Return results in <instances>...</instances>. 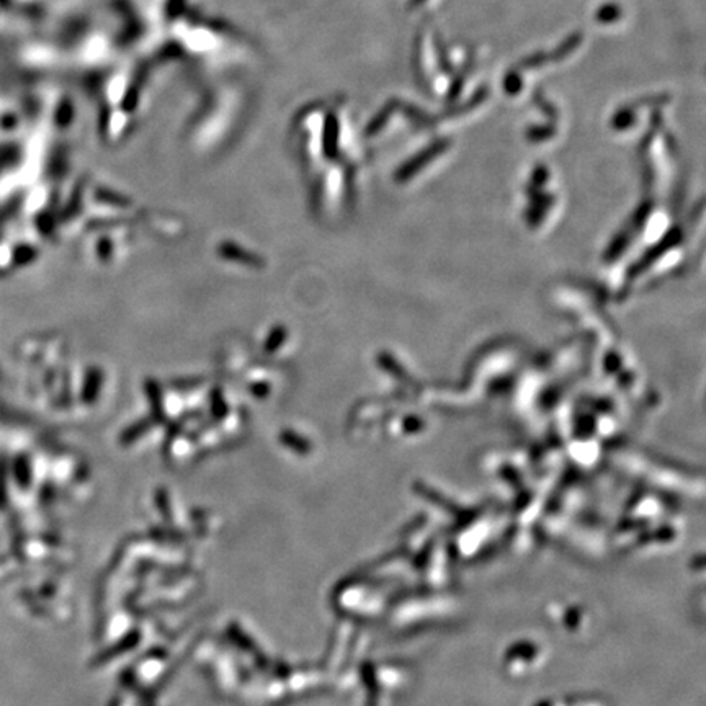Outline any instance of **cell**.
Segmentation results:
<instances>
[{
    "mask_svg": "<svg viewBox=\"0 0 706 706\" xmlns=\"http://www.w3.org/2000/svg\"><path fill=\"white\" fill-rule=\"evenodd\" d=\"M581 43H582V33L579 31L572 33V35L569 38H566V40L561 43L551 54H548L549 61H563L564 58H568V56L574 51Z\"/></svg>",
    "mask_w": 706,
    "mask_h": 706,
    "instance_id": "6da1fadb",
    "label": "cell"
},
{
    "mask_svg": "<svg viewBox=\"0 0 706 706\" xmlns=\"http://www.w3.org/2000/svg\"><path fill=\"white\" fill-rule=\"evenodd\" d=\"M621 14H623V10H621L618 4H605L602 7H598L596 20L600 21V24H613V21L621 19Z\"/></svg>",
    "mask_w": 706,
    "mask_h": 706,
    "instance_id": "7a4b0ae2",
    "label": "cell"
},
{
    "mask_svg": "<svg viewBox=\"0 0 706 706\" xmlns=\"http://www.w3.org/2000/svg\"><path fill=\"white\" fill-rule=\"evenodd\" d=\"M221 254L224 255V257H227V259L242 260L244 264H255V262H259V260L255 259L252 254L244 252V250H241V247L232 246V244H224V246H221Z\"/></svg>",
    "mask_w": 706,
    "mask_h": 706,
    "instance_id": "3957f363",
    "label": "cell"
},
{
    "mask_svg": "<svg viewBox=\"0 0 706 706\" xmlns=\"http://www.w3.org/2000/svg\"><path fill=\"white\" fill-rule=\"evenodd\" d=\"M546 61H549L548 58V54H544V53H535V54H531V56H528V58L525 59H521L520 61V64H519V68L520 69H533V68H540V66H543Z\"/></svg>",
    "mask_w": 706,
    "mask_h": 706,
    "instance_id": "277c9868",
    "label": "cell"
},
{
    "mask_svg": "<svg viewBox=\"0 0 706 706\" xmlns=\"http://www.w3.org/2000/svg\"><path fill=\"white\" fill-rule=\"evenodd\" d=\"M521 87V81L519 74L515 71H510L507 76H505V88H507L509 93H516V90Z\"/></svg>",
    "mask_w": 706,
    "mask_h": 706,
    "instance_id": "5b68a950",
    "label": "cell"
},
{
    "mask_svg": "<svg viewBox=\"0 0 706 706\" xmlns=\"http://www.w3.org/2000/svg\"><path fill=\"white\" fill-rule=\"evenodd\" d=\"M283 338H285V329H276V331L271 332V336L269 337V342H266V346H265L266 352H270V350H274L280 346Z\"/></svg>",
    "mask_w": 706,
    "mask_h": 706,
    "instance_id": "8992f818",
    "label": "cell"
},
{
    "mask_svg": "<svg viewBox=\"0 0 706 706\" xmlns=\"http://www.w3.org/2000/svg\"><path fill=\"white\" fill-rule=\"evenodd\" d=\"M424 2H425V0H410V2H409V10L419 7V5L424 4Z\"/></svg>",
    "mask_w": 706,
    "mask_h": 706,
    "instance_id": "52a82bcc",
    "label": "cell"
}]
</instances>
